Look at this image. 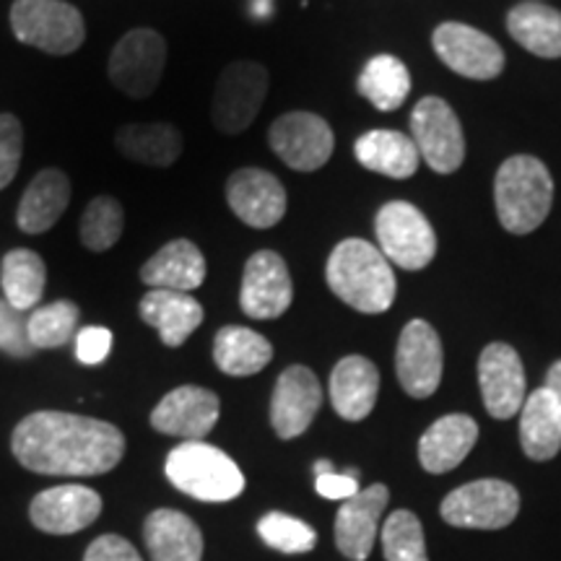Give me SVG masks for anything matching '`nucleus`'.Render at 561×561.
I'll return each instance as SVG.
<instances>
[{
    "label": "nucleus",
    "instance_id": "0eeeda50",
    "mask_svg": "<svg viewBox=\"0 0 561 561\" xmlns=\"http://www.w3.org/2000/svg\"><path fill=\"white\" fill-rule=\"evenodd\" d=\"M442 520L453 528L500 530L520 512V494L507 481L483 479L450 491L442 502Z\"/></svg>",
    "mask_w": 561,
    "mask_h": 561
},
{
    "label": "nucleus",
    "instance_id": "2eb2a0df",
    "mask_svg": "<svg viewBox=\"0 0 561 561\" xmlns=\"http://www.w3.org/2000/svg\"><path fill=\"white\" fill-rule=\"evenodd\" d=\"M396 371L411 398H430L442 382V341L426 320L403 328L396 351Z\"/></svg>",
    "mask_w": 561,
    "mask_h": 561
},
{
    "label": "nucleus",
    "instance_id": "412c9836",
    "mask_svg": "<svg viewBox=\"0 0 561 561\" xmlns=\"http://www.w3.org/2000/svg\"><path fill=\"white\" fill-rule=\"evenodd\" d=\"M140 318L159 333L164 346L178 348L198 331L203 322L201 301L185 291L151 289L140 299Z\"/></svg>",
    "mask_w": 561,
    "mask_h": 561
},
{
    "label": "nucleus",
    "instance_id": "37998d69",
    "mask_svg": "<svg viewBox=\"0 0 561 561\" xmlns=\"http://www.w3.org/2000/svg\"><path fill=\"white\" fill-rule=\"evenodd\" d=\"M543 388H549V390L553 392V396H557V401H559V405H561V359L551 364L549 375H546V385H543Z\"/></svg>",
    "mask_w": 561,
    "mask_h": 561
},
{
    "label": "nucleus",
    "instance_id": "ddd939ff",
    "mask_svg": "<svg viewBox=\"0 0 561 561\" xmlns=\"http://www.w3.org/2000/svg\"><path fill=\"white\" fill-rule=\"evenodd\" d=\"M294 286L284 257L261 250L250 257L242 273L240 307L252 320H276L291 307Z\"/></svg>",
    "mask_w": 561,
    "mask_h": 561
},
{
    "label": "nucleus",
    "instance_id": "79ce46f5",
    "mask_svg": "<svg viewBox=\"0 0 561 561\" xmlns=\"http://www.w3.org/2000/svg\"><path fill=\"white\" fill-rule=\"evenodd\" d=\"M83 561H144L136 546L125 541L123 536H100L87 549Z\"/></svg>",
    "mask_w": 561,
    "mask_h": 561
},
{
    "label": "nucleus",
    "instance_id": "4be33fe9",
    "mask_svg": "<svg viewBox=\"0 0 561 561\" xmlns=\"http://www.w3.org/2000/svg\"><path fill=\"white\" fill-rule=\"evenodd\" d=\"M479 439V424L466 413H450L434 421L419 442V460L424 471L447 473L458 468Z\"/></svg>",
    "mask_w": 561,
    "mask_h": 561
},
{
    "label": "nucleus",
    "instance_id": "aec40b11",
    "mask_svg": "<svg viewBox=\"0 0 561 561\" xmlns=\"http://www.w3.org/2000/svg\"><path fill=\"white\" fill-rule=\"evenodd\" d=\"M390 491L385 483H371L341 504L335 515V546L351 561H364L375 546L380 517L388 507Z\"/></svg>",
    "mask_w": 561,
    "mask_h": 561
},
{
    "label": "nucleus",
    "instance_id": "c9c22d12",
    "mask_svg": "<svg viewBox=\"0 0 561 561\" xmlns=\"http://www.w3.org/2000/svg\"><path fill=\"white\" fill-rule=\"evenodd\" d=\"M385 561H430L421 520L409 510H398L382 525Z\"/></svg>",
    "mask_w": 561,
    "mask_h": 561
},
{
    "label": "nucleus",
    "instance_id": "f03ea898",
    "mask_svg": "<svg viewBox=\"0 0 561 561\" xmlns=\"http://www.w3.org/2000/svg\"><path fill=\"white\" fill-rule=\"evenodd\" d=\"M331 291L348 307L364 314L388 312L396 301V273L380 248L367 240H343L331 252L325 265Z\"/></svg>",
    "mask_w": 561,
    "mask_h": 561
},
{
    "label": "nucleus",
    "instance_id": "f8f14e48",
    "mask_svg": "<svg viewBox=\"0 0 561 561\" xmlns=\"http://www.w3.org/2000/svg\"><path fill=\"white\" fill-rule=\"evenodd\" d=\"M432 47L439 60L458 76L476 81L496 79L504 68V53L489 34L458 21H447L434 30Z\"/></svg>",
    "mask_w": 561,
    "mask_h": 561
},
{
    "label": "nucleus",
    "instance_id": "2f4dec72",
    "mask_svg": "<svg viewBox=\"0 0 561 561\" xmlns=\"http://www.w3.org/2000/svg\"><path fill=\"white\" fill-rule=\"evenodd\" d=\"M0 284H3V299L19 312L32 310L39 305L47 284L45 261L32 250H11L5 252L3 268H0Z\"/></svg>",
    "mask_w": 561,
    "mask_h": 561
},
{
    "label": "nucleus",
    "instance_id": "39448f33",
    "mask_svg": "<svg viewBox=\"0 0 561 561\" xmlns=\"http://www.w3.org/2000/svg\"><path fill=\"white\" fill-rule=\"evenodd\" d=\"M11 30L19 42L50 55L76 53L87 39L81 11L62 0H16Z\"/></svg>",
    "mask_w": 561,
    "mask_h": 561
},
{
    "label": "nucleus",
    "instance_id": "72a5a7b5",
    "mask_svg": "<svg viewBox=\"0 0 561 561\" xmlns=\"http://www.w3.org/2000/svg\"><path fill=\"white\" fill-rule=\"evenodd\" d=\"M79 307L68 299H58L30 314L26 333L34 348H60L79 335Z\"/></svg>",
    "mask_w": 561,
    "mask_h": 561
},
{
    "label": "nucleus",
    "instance_id": "5701e85b",
    "mask_svg": "<svg viewBox=\"0 0 561 561\" xmlns=\"http://www.w3.org/2000/svg\"><path fill=\"white\" fill-rule=\"evenodd\" d=\"M380 392V371L364 356H346L331 371V403L346 421L367 419Z\"/></svg>",
    "mask_w": 561,
    "mask_h": 561
},
{
    "label": "nucleus",
    "instance_id": "a211bd4d",
    "mask_svg": "<svg viewBox=\"0 0 561 561\" xmlns=\"http://www.w3.org/2000/svg\"><path fill=\"white\" fill-rule=\"evenodd\" d=\"M102 515V496L81 483H66L42 491L32 500L30 517L34 528L50 536H70L89 528Z\"/></svg>",
    "mask_w": 561,
    "mask_h": 561
},
{
    "label": "nucleus",
    "instance_id": "f257e3e1",
    "mask_svg": "<svg viewBox=\"0 0 561 561\" xmlns=\"http://www.w3.org/2000/svg\"><path fill=\"white\" fill-rule=\"evenodd\" d=\"M11 450L26 471L42 476H102L123 460L125 437L107 421L37 411L19 421Z\"/></svg>",
    "mask_w": 561,
    "mask_h": 561
},
{
    "label": "nucleus",
    "instance_id": "423d86ee",
    "mask_svg": "<svg viewBox=\"0 0 561 561\" xmlns=\"http://www.w3.org/2000/svg\"><path fill=\"white\" fill-rule=\"evenodd\" d=\"M375 234L388 263L403 271L426 268L437 255V234L416 206L392 201L377 210Z\"/></svg>",
    "mask_w": 561,
    "mask_h": 561
},
{
    "label": "nucleus",
    "instance_id": "1a4fd4ad",
    "mask_svg": "<svg viewBox=\"0 0 561 561\" xmlns=\"http://www.w3.org/2000/svg\"><path fill=\"white\" fill-rule=\"evenodd\" d=\"M411 138L419 157L439 174L460 170L466 159V138L458 115L439 96H424L411 115Z\"/></svg>",
    "mask_w": 561,
    "mask_h": 561
},
{
    "label": "nucleus",
    "instance_id": "c85d7f7f",
    "mask_svg": "<svg viewBox=\"0 0 561 561\" xmlns=\"http://www.w3.org/2000/svg\"><path fill=\"white\" fill-rule=\"evenodd\" d=\"M507 32L538 58H561V11L551 5L530 0L515 5L507 16Z\"/></svg>",
    "mask_w": 561,
    "mask_h": 561
},
{
    "label": "nucleus",
    "instance_id": "cd10ccee",
    "mask_svg": "<svg viewBox=\"0 0 561 561\" xmlns=\"http://www.w3.org/2000/svg\"><path fill=\"white\" fill-rule=\"evenodd\" d=\"M520 445L530 460H551L561 450V405L549 388H538L520 409Z\"/></svg>",
    "mask_w": 561,
    "mask_h": 561
},
{
    "label": "nucleus",
    "instance_id": "7ed1b4c3",
    "mask_svg": "<svg viewBox=\"0 0 561 561\" xmlns=\"http://www.w3.org/2000/svg\"><path fill=\"white\" fill-rule=\"evenodd\" d=\"M553 201V180L541 159L510 157L494 180V203L502 227L512 234H530L546 221Z\"/></svg>",
    "mask_w": 561,
    "mask_h": 561
},
{
    "label": "nucleus",
    "instance_id": "4468645a",
    "mask_svg": "<svg viewBox=\"0 0 561 561\" xmlns=\"http://www.w3.org/2000/svg\"><path fill=\"white\" fill-rule=\"evenodd\" d=\"M219 396L198 385H182L161 398L151 411V426L159 434L180 437L182 442H201L219 421Z\"/></svg>",
    "mask_w": 561,
    "mask_h": 561
},
{
    "label": "nucleus",
    "instance_id": "a878e982",
    "mask_svg": "<svg viewBox=\"0 0 561 561\" xmlns=\"http://www.w3.org/2000/svg\"><path fill=\"white\" fill-rule=\"evenodd\" d=\"M140 278L153 289L191 294L206 280V257L191 240H174L144 263Z\"/></svg>",
    "mask_w": 561,
    "mask_h": 561
},
{
    "label": "nucleus",
    "instance_id": "a19ab883",
    "mask_svg": "<svg viewBox=\"0 0 561 561\" xmlns=\"http://www.w3.org/2000/svg\"><path fill=\"white\" fill-rule=\"evenodd\" d=\"M110 348H112V333L102 325L83 328V331H79V335H76V356H79L81 364H89V367H94V364H102L107 359Z\"/></svg>",
    "mask_w": 561,
    "mask_h": 561
},
{
    "label": "nucleus",
    "instance_id": "e433bc0d",
    "mask_svg": "<svg viewBox=\"0 0 561 561\" xmlns=\"http://www.w3.org/2000/svg\"><path fill=\"white\" fill-rule=\"evenodd\" d=\"M257 533H261L265 546L280 553H307L318 546V533L297 517L284 515V512H268L261 517Z\"/></svg>",
    "mask_w": 561,
    "mask_h": 561
},
{
    "label": "nucleus",
    "instance_id": "4c0bfd02",
    "mask_svg": "<svg viewBox=\"0 0 561 561\" xmlns=\"http://www.w3.org/2000/svg\"><path fill=\"white\" fill-rule=\"evenodd\" d=\"M21 151H24V128H21L16 115L3 112L0 115V191L9 187L16 178Z\"/></svg>",
    "mask_w": 561,
    "mask_h": 561
},
{
    "label": "nucleus",
    "instance_id": "473e14b6",
    "mask_svg": "<svg viewBox=\"0 0 561 561\" xmlns=\"http://www.w3.org/2000/svg\"><path fill=\"white\" fill-rule=\"evenodd\" d=\"M356 89L377 110L392 112L409 96L411 73L396 55H375L359 73Z\"/></svg>",
    "mask_w": 561,
    "mask_h": 561
},
{
    "label": "nucleus",
    "instance_id": "49530a36",
    "mask_svg": "<svg viewBox=\"0 0 561 561\" xmlns=\"http://www.w3.org/2000/svg\"><path fill=\"white\" fill-rule=\"evenodd\" d=\"M248 3H252V0H248Z\"/></svg>",
    "mask_w": 561,
    "mask_h": 561
},
{
    "label": "nucleus",
    "instance_id": "9d476101",
    "mask_svg": "<svg viewBox=\"0 0 561 561\" xmlns=\"http://www.w3.org/2000/svg\"><path fill=\"white\" fill-rule=\"evenodd\" d=\"M167 66V42L153 30H133L110 55V79L136 100L157 91Z\"/></svg>",
    "mask_w": 561,
    "mask_h": 561
},
{
    "label": "nucleus",
    "instance_id": "7c9ffc66",
    "mask_svg": "<svg viewBox=\"0 0 561 561\" xmlns=\"http://www.w3.org/2000/svg\"><path fill=\"white\" fill-rule=\"evenodd\" d=\"M273 346L261 333L242 325H227L214 339V362L224 375L250 377L268 367Z\"/></svg>",
    "mask_w": 561,
    "mask_h": 561
},
{
    "label": "nucleus",
    "instance_id": "f3484780",
    "mask_svg": "<svg viewBox=\"0 0 561 561\" xmlns=\"http://www.w3.org/2000/svg\"><path fill=\"white\" fill-rule=\"evenodd\" d=\"M479 385L489 416L512 419L525 403V369L520 354L507 343H489L479 359Z\"/></svg>",
    "mask_w": 561,
    "mask_h": 561
},
{
    "label": "nucleus",
    "instance_id": "c756f323",
    "mask_svg": "<svg viewBox=\"0 0 561 561\" xmlns=\"http://www.w3.org/2000/svg\"><path fill=\"white\" fill-rule=\"evenodd\" d=\"M115 146L123 157L146 167H172L182 153V133L170 123L125 125L117 130Z\"/></svg>",
    "mask_w": 561,
    "mask_h": 561
},
{
    "label": "nucleus",
    "instance_id": "bb28decb",
    "mask_svg": "<svg viewBox=\"0 0 561 561\" xmlns=\"http://www.w3.org/2000/svg\"><path fill=\"white\" fill-rule=\"evenodd\" d=\"M354 153L364 170L392 180H409L419 170V149L411 136L398 130H369L356 138Z\"/></svg>",
    "mask_w": 561,
    "mask_h": 561
},
{
    "label": "nucleus",
    "instance_id": "20e7f679",
    "mask_svg": "<svg viewBox=\"0 0 561 561\" xmlns=\"http://www.w3.org/2000/svg\"><path fill=\"white\" fill-rule=\"evenodd\" d=\"M167 479L201 502H231L242 494L244 476L234 460L208 442H182L167 455Z\"/></svg>",
    "mask_w": 561,
    "mask_h": 561
},
{
    "label": "nucleus",
    "instance_id": "58836bf2",
    "mask_svg": "<svg viewBox=\"0 0 561 561\" xmlns=\"http://www.w3.org/2000/svg\"><path fill=\"white\" fill-rule=\"evenodd\" d=\"M26 320L30 318H24V312H19L9 301L0 299V351L16 356V359H30L37 351L32 346L30 333H26Z\"/></svg>",
    "mask_w": 561,
    "mask_h": 561
},
{
    "label": "nucleus",
    "instance_id": "6e6552de",
    "mask_svg": "<svg viewBox=\"0 0 561 561\" xmlns=\"http://www.w3.org/2000/svg\"><path fill=\"white\" fill-rule=\"evenodd\" d=\"M268 87L271 76L261 62L240 60L224 68L216 83L214 107H210L216 128L227 136L248 130L268 96Z\"/></svg>",
    "mask_w": 561,
    "mask_h": 561
},
{
    "label": "nucleus",
    "instance_id": "b1692460",
    "mask_svg": "<svg viewBox=\"0 0 561 561\" xmlns=\"http://www.w3.org/2000/svg\"><path fill=\"white\" fill-rule=\"evenodd\" d=\"M144 541L153 561H201L203 533L185 512L157 510L146 517Z\"/></svg>",
    "mask_w": 561,
    "mask_h": 561
},
{
    "label": "nucleus",
    "instance_id": "393cba45",
    "mask_svg": "<svg viewBox=\"0 0 561 561\" xmlns=\"http://www.w3.org/2000/svg\"><path fill=\"white\" fill-rule=\"evenodd\" d=\"M70 203V180L60 170H42L21 195L16 221L26 234H45L60 221Z\"/></svg>",
    "mask_w": 561,
    "mask_h": 561
},
{
    "label": "nucleus",
    "instance_id": "f704fd0d",
    "mask_svg": "<svg viewBox=\"0 0 561 561\" xmlns=\"http://www.w3.org/2000/svg\"><path fill=\"white\" fill-rule=\"evenodd\" d=\"M125 214L123 206L112 195H100L89 203V208L81 216V242L91 252H104L115 248L117 240L123 237Z\"/></svg>",
    "mask_w": 561,
    "mask_h": 561
},
{
    "label": "nucleus",
    "instance_id": "dca6fc26",
    "mask_svg": "<svg viewBox=\"0 0 561 561\" xmlns=\"http://www.w3.org/2000/svg\"><path fill=\"white\" fill-rule=\"evenodd\" d=\"M322 405V388L312 369L294 364L280 371L271 398V424L280 439H294L310 430Z\"/></svg>",
    "mask_w": 561,
    "mask_h": 561
},
{
    "label": "nucleus",
    "instance_id": "ea45409f",
    "mask_svg": "<svg viewBox=\"0 0 561 561\" xmlns=\"http://www.w3.org/2000/svg\"><path fill=\"white\" fill-rule=\"evenodd\" d=\"M314 489L325 500H341L346 502L354 494H359V471H343L339 473L333 468L331 460H318L314 462Z\"/></svg>",
    "mask_w": 561,
    "mask_h": 561
},
{
    "label": "nucleus",
    "instance_id": "6ab92c4d",
    "mask_svg": "<svg viewBox=\"0 0 561 561\" xmlns=\"http://www.w3.org/2000/svg\"><path fill=\"white\" fill-rule=\"evenodd\" d=\"M227 201L237 219L252 229H271L286 214V191L271 172L248 170L234 172L227 182Z\"/></svg>",
    "mask_w": 561,
    "mask_h": 561
},
{
    "label": "nucleus",
    "instance_id": "c03bdc74",
    "mask_svg": "<svg viewBox=\"0 0 561 561\" xmlns=\"http://www.w3.org/2000/svg\"><path fill=\"white\" fill-rule=\"evenodd\" d=\"M248 9L255 19H268L273 13V0H252V3H248Z\"/></svg>",
    "mask_w": 561,
    "mask_h": 561
},
{
    "label": "nucleus",
    "instance_id": "a18cd8bd",
    "mask_svg": "<svg viewBox=\"0 0 561 561\" xmlns=\"http://www.w3.org/2000/svg\"><path fill=\"white\" fill-rule=\"evenodd\" d=\"M530 3H541V0H530Z\"/></svg>",
    "mask_w": 561,
    "mask_h": 561
},
{
    "label": "nucleus",
    "instance_id": "9b49d317",
    "mask_svg": "<svg viewBox=\"0 0 561 561\" xmlns=\"http://www.w3.org/2000/svg\"><path fill=\"white\" fill-rule=\"evenodd\" d=\"M271 149L286 167L297 172H314L333 157L335 138L331 125L312 112L280 115L268 130Z\"/></svg>",
    "mask_w": 561,
    "mask_h": 561
}]
</instances>
